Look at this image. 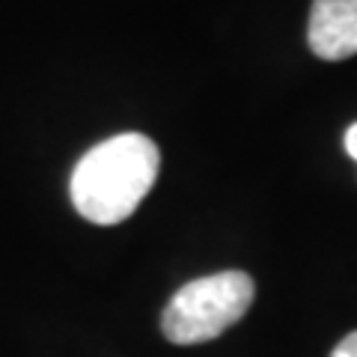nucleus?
<instances>
[{"mask_svg": "<svg viewBox=\"0 0 357 357\" xmlns=\"http://www.w3.org/2000/svg\"><path fill=\"white\" fill-rule=\"evenodd\" d=\"M161 152L146 134L128 131L102 140L77 161L69 191L81 218L114 227L134 215L158 178Z\"/></svg>", "mask_w": 357, "mask_h": 357, "instance_id": "f257e3e1", "label": "nucleus"}, {"mask_svg": "<svg viewBox=\"0 0 357 357\" xmlns=\"http://www.w3.org/2000/svg\"><path fill=\"white\" fill-rule=\"evenodd\" d=\"M256 286L244 271H218L185 283L161 316L164 337L176 345H197L220 337L250 310Z\"/></svg>", "mask_w": 357, "mask_h": 357, "instance_id": "f03ea898", "label": "nucleus"}, {"mask_svg": "<svg viewBox=\"0 0 357 357\" xmlns=\"http://www.w3.org/2000/svg\"><path fill=\"white\" fill-rule=\"evenodd\" d=\"M310 51L321 60H349L357 54V0H316L307 24Z\"/></svg>", "mask_w": 357, "mask_h": 357, "instance_id": "7ed1b4c3", "label": "nucleus"}, {"mask_svg": "<svg viewBox=\"0 0 357 357\" xmlns=\"http://www.w3.org/2000/svg\"><path fill=\"white\" fill-rule=\"evenodd\" d=\"M331 357H357V331H351L349 337L331 351Z\"/></svg>", "mask_w": 357, "mask_h": 357, "instance_id": "20e7f679", "label": "nucleus"}, {"mask_svg": "<svg viewBox=\"0 0 357 357\" xmlns=\"http://www.w3.org/2000/svg\"><path fill=\"white\" fill-rule=\"evenodd\" d=\"M345 152H349L351 158L357 161V122H354L349 131H345Z\"/></svg>", "mask_w": 357, "mask_h": 357, "instance_id": "39448f33", "label": "nucleus"}]
</instances>
